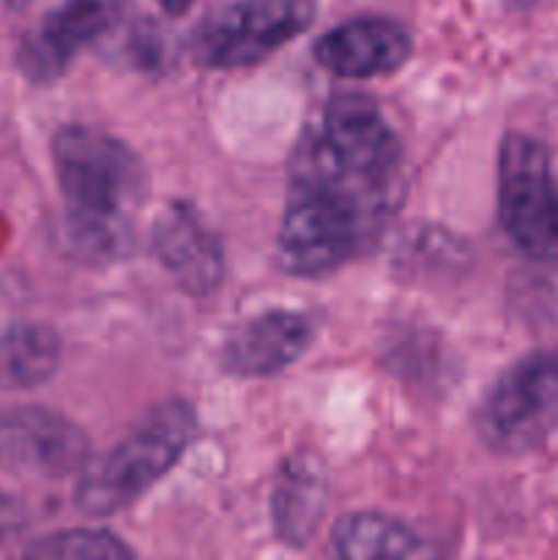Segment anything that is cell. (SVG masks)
<instances>
[{
    "mask_svg": "<svg viewBox=\"0 0 558 560\" xmlns=\"http://www.w3.org/2000/svg\"><path fill=\"white\" fill-rule=\"evenodd\" d=\"M124 5L126 0H63L22 38L16 66L36 85H49L69 71L82 49L118 27Z\"/></svg>",
    "mask_w": 558,
    "mask_h": 560,
    "instance_id": "cell-7",
    "label": "cell"
},
{
    "mask_svg": "<svg viewBox=\"0 0 558 560\" xmlns=\"http://www.w3.org/2000/svg\"><path fill=\"white\" fill-rule=\"evenodd\" d=\"M337 560H438V547L403 520L383 512H353L334 525Z\"/></svg>",
    "mask_w": 558,
    "mask_h": 560,
    "instance_id": "cell-13",
    "label": "cell"
},
{
    "mask_svg": "<svg viewBox=\"0 0 558 560\" xmlns=\"http://www.w3.org/2000/svg\"><path fill=\"white\" fill-rule=\"evenodd\" d=\"M27 525V509L16 501L14 495H9L5 490H0V539L16 534Z\"/></svg>",
    "mask_w": 558,
    "mask_h": 560,
    "instance_id": "cell-18",
    "label": "cell"
},
{
    "mask_svg": "<svg viewBox=\"0 0 558 560\" xmlns=\"http://www.w3.org/2000/svg\"><path fill=\"white\" fill-rule=\"evenodd\" d=\"M113 42V58L124 60V66L137 71H153L164 63V42L151 22L126 27L124 38H104Z\"/></svg>",
    "mask_w": 558,
    "mask_h": 560,
    "instance_id": "cell-17",
    "label": "cell"
},
{
    "mask_svg": "<svg viewBox=\"0 0 558 560\" xmlns=\"http://www.w3.org/2000/svg\"><path fill=\"white\" fill-rule=\"evenodd\" d=\"M446 348L438 342L435 334L405 328L403 334H392L383 342V364L388 372L414 386H435L446 372Z\"/></svg>",
    "mask_w": 558,
    "mask_h": 560,
    "instance_id": "cell-16",
    "label": "cell"
},
{
    "mask_svg": "<svg viewBox=\"0 0 558 560\" xmlns=\"http://www.w3.org/2000/svg\"><path fill=\"white\" fill-rule=\"evenodd\" d=\"M498 222L531 260L558 257V180L550 151L525 131L498 148Z\"/></svg>",
    "mask_w": 558,
    "mask_h": 560,
    "instance_id": "cell-5",
    "label": "cell"
},
{
    "mask_svg": "<svg viewBox=\"0 0 558 560\" xmlns=\"http://www.w3.org/2000/svg\"><path fill=\"white\" fill-rule=\"evenodd\" d=\"M53 162L69 244L82 260L118 262L135 252V213L146 202V164L135 148L96 126L55 131Z\"/></svg>",
    "mask_w": 558,
    "mask_h": 560,
    "instance_id": "cell-2",
    "label": "cell"
},
{
    "mask_svg": "<svg viewBox=\"0 0 558 560\" xmlns=\"http://www.w3.org/2000/svg\"><path fill=\"white\" fill-rule=\"evenodd\" d=\"M315 339V320L299 310H266L239 323L219 348V364L235 377H268L288 370Z\"/></svg>",
    "mask_w": 558,
    "mask_h": 560,
    "instance_id": "cell-11",
    "label": "cell"
},
{
    "mask_svg": "<svg viewBox=\"0 0 558 560\" xmlns=\"http://www.w3.org/2000/svg\"><path fill=\"white\" fill-rule=\"evenodd\" d=\"M197 413L186 399L148 410L107 454L80 470L74 503L91 517H109L140 501L178 465L197 438Z\"/></svg>",
    "mask_w": 558,
    "mask_h": 560,
    "instance_id": "cell-3",
    "label": "cell"
},
{
    "mask_svg": "<svg viewBox=\"0 0 558 560\" xmlns=\"http://www.w3.org/2000/svg\"><path fill=\"white\" fill-rule=\"evenodd\" d=\"M509 3H514V5H531V3H536V0H509Z\"/></svg>",
    "mask_w": 558,
    "mask_h": 560,
    "instance_id": "cell-21",
    "label": "cell"
},
{
    "mask_svg": "<svg viewBox=\"0 0 558 560\" xmlns=\"http://www.w3.org/2000/svg\"><path fill=\"white\" fill-rule=\"evenodd\" d=\"M151 249L186 295L206 299L222 284V241L189 202H167L156 213L151 222Z\"/></svg>",
    "mask_w": 558,
    "mask_h": 560,
    "instance_id": "cell-9",
    "label": "cell"
},
{
    "mask_svg": "<svg viewBox=\"0 0 558 560\" xmlns=\"http://www.w3.org/2000/svg\"><path fill=\"white\" fill-rule=\"evenodd\" d=\"M399 202L403 178L350 167L304 129L290 153L277 266L304 279L339 271L375 244Z\"/></svg>",
    "mask_w": 558,
    "mask_h": 560,
    "instance_id": "cell-1",
    "label": "cell"
},
{
    "mask_svg": "<svg viewBox=\"0 0 558 560\" xmlns=\"http://www.w3.org/2000/svg\"><path fill=\"white\" fill-rule=\"evenodd\" d=\"M414 38L408 27L388 16H353L339 22L312 44V58L342 80H372L394 74L408 63Z\"/></svg>",
    "mask_w": 558,
    "mask_h": 560,
    "instance_id": "cell-10",
    "label": "cell"
},
{
    "mask_svg": "<svg viewBox=\"0 0 558 560\" xmlns=\"http://www.w3.org/2000/svg\"><path fill=\"white\" fill-rule=\"evenodd\" d=\"M328 501L326 465L315 452H293L279 463L271 487L274 530L288 547L315 536Z\"/></svg>",
    "mask_w": 558,
    "mask_h": 560,
    "instance_id": "cell-12",
    "label": "cell"
},
{
    "mask_svg": "<svg viewBox=\"0 0 558 560\" xmlns=\"http://www.w3.org/2000/svg\"><path fill=\"white\" fill-rule=\"evenodd\" d=\"M25 560H135V550L120 536L102 528H66L33 539Z\"/></svg>",
    "mask_w": 558,
    "mask_h": 560,
    "instance_id": "cell-15",
    "label": "cell"
},
{
    "mask_svg": "<svg viewBox=\"0 0 558 560\" xmlns=\"http://www.w3.org/2000/svg\"><path fill=\"white\" fill-rule=\"evenodd\" d=\"M156 3L167 16H181L189 11V5L195 3V0H156Z\"/></svg>",
    "mask_w": 558,
    "mask_h": 560,
    "instance_id": "cell-19",
    "label": "cell"
},
{
    "mask_svg": "<svg viewBox=\"0 0 558 560\" xmlns=\"http://www.w3.org/2000/svg\"><path fill=\"white\" fill-rule=\"evenodd\" d=\"M93 459L91 438L66 416L47 408L0 410V468L11 474H80Z\"/></svg>",
    "mask_w": 558,
    "mask_h": 560,
    "instance_id": "cell-8",
    "label": "cell"
},
{
    "mask_svg": "<svg viewBox=\"0 0 558 560\" xmlns=\"http://www.w3.org/2000/svg\"><path fill=\"white\" fill-rule=\"evenodd\" d=\"M31 0H9V5H14V9H22V5H27Z\"/></svg>",
    "mask_w": 558,
    "mask_h": 560,
    "instance_id": "cell-20",
    "label": "cell"
},
{
    "mask_svg": "<svg viewBox=\"0 0 558 560\" xmlns=\"http://www.w3.org/2000/svg\"><path fill=\"white\" fill-rule=\"evenodd\" d=\"M60 337L44 323H14L0 331V386L38 388L60 366Z\"/></svg>",
    "mask_w": 558,
    "mask_h": 560,
    "instance_id": "cell-14",
    "label": "cell"
},
{
    "mask_svg": "<svg viewBox=\"0 0 558 560\" xmlns=\"http://www.w3.org/2000/svg\"><path fill=\"white\" fill-rule=\"evenodd\" d=\"M315 20V0H233L197 22L191 60L202 69H244L271 58Z\"/></svg>",
    "mask_w": 558,
    "mask_h": 560,
    "instance_id": "cell-6",
    "label": "cell"
},
{
    "mask_svg": "<svg viewBox=\"0 0 558 560\" xmlns=\"http://www.w3.org/2000/svg\"><path fill=\"white\" fill-rule=\"evenodd\" d=\"M558 424V353L531 350L487 388L476 432L490 452L518 457L539 448Z\"/></svg>",
    "mask_w": 558,
    "mask_h": 560,
    "instance_id": "cell-4",
    "label": "cell"
}]
</instances>
